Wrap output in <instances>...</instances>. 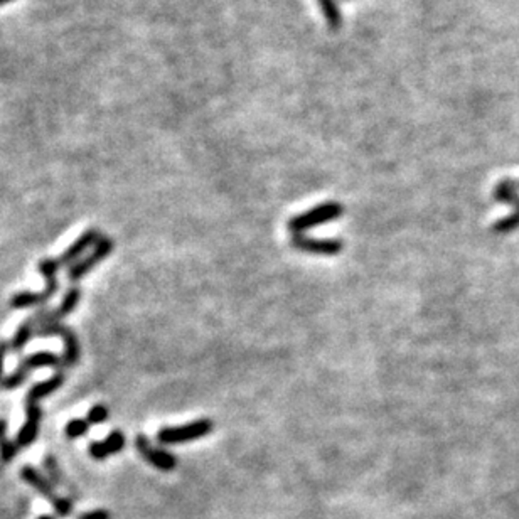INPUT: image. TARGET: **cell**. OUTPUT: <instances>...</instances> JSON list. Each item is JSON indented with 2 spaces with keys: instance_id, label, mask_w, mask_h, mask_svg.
<instances>
[{
  "instance_id": "6da1fadb",
  "label": "cell",
  "mask_w": 519,
  "mask_h": 519,
  "mask_svg": "<svg viewBox=\"0 0 519 519\" xmlns=\"http://www.w3.org/2000/svg\"><path fill=\"white\" fill-rule=\"evenodd\" d=\"M344 214V207L339 202H324L317 207H312L304 214H298L289 221V230L293 235H302L305 230L331 223Z\"/></svg>"
},
{
  "instance_id": "7a4b0ae2",
  "label": "cell",
  "mask_w": 519,
  "mask_h": 519,
  "mask_svg": "<svg viewBox=\"0 0 519 519\" xmlns=\"http://www.w3.org/2000/svg\"><path fill=\"white\" fill-rule=\"evenodd\" d=\"M214 429L213 420H196L182 427H167L157 434V440L164 445H176V443H186L199 440L211 434Z\"/></svg>"
},
{
  "instance_id": "3957f363",
  "label": "cell",
  "mask_w": 519,
  "mask_h": 519,
  "mask_svg": "<svg viewBox=\"0 0 519 519\" xmlns=\"http://www.w3.org/2000/svg\"><path fill=\"white\" fill-rule=\"evenodd\" d=\"M36 335L39 338H49V335H60L64 340V356L61 358V368H71L80 359L81 350L78 344L76 334L69 329V327L63 326V324H46L43 327H37Z\"/></svg>"
},
{
  "instance_id": "277c9868",
  "label": "cell",
  "mask_w": 519,
  "mask_h": 519,
  "mask_svg": "<svg viewBox=\"0 0 519 519\" xmlns=\"http://www.w3.org/2000/svg\"><path fill=\"white\" fill-rule=\"evenodd\" d=\"M20 476H22V479L26 480L29 485H32V487H34L36 491L41 494V496L48 497V499L53 502L54 509H56V513L60 514V516L66 518V516H69V514H71L73 502L69 499H66V497L56 496V492H54L51 483H49L46 477L41 476L39 472L36 471V469H32L29 466L22 467V471H20Z\"/></svg>"
},
{
  "instance_id": "5b68a950",
  "label": "cell",
  "mask_w": 519,
  "mask_h": 519,
  "mask_svg": "<svg viewBox=\"0 0 519 519\" xmlns=\"http://www.w3.org/2000/svg\"><path fill=\"white\" fill-rule=\"evenodd\" d=\"M135 447H137V450H139V454L142 455L144 459L151 464V466L159 469V471L169 472V471H174L177 466L176 457L167 450H162V448L153 447L144 434L137 435Z\"/></svg>"
},
{
  "instance_id": "8992f818",
  "label": "cell",
  "mask_w": 519,
  "mask_h": 519,
  "mask_svg": "<svg viewBox=\"0 0 519 519\" xmlns=\"http://www.w3.org/2000/svg\"><path fill=\"white\" fill-rule=\"evenodd\" d=\"M111 251H113V242H111L110 238L102 236V240L95 244V250L90 256H86V258H83V260H78L76 263L69 267L68 278L71 282L80 280V278L85 277L90 270H93L95 267H97L99 261H102L103 258H106Z\"/></svg>"
},
{
  "instance_id": "52a82bcc",
  "label": "cell",
  "mask_w": 519,
  "mask_h": 519,
  "mask_svg": "<svg viewBox=\"0 0 519 519\" xmlns=\"http://www.w3.org/2000/svg\"><path fill=\"white\" fill-rule=\"evenodd\" d=\"M292 247L298 251L312 253V255H338L344 243L339 240H312L304 235H293Z\"/></svg>"
},
{
  "instance_id": "ba28073f",
  "label": "cell",
  "mask_w": 519,
  "mask_h": 519,
  "mask_svg": "<svg viewBox=\"0 0 519 519\" xmlns=\"http://www.w3.org/2000/svg\"><path fill=\"white\" fill-rule=\"evenodd\" d=\"M27 420L22 425V429L19 430L18 438H15V443H18L19 448H26L34 443V440L37 437V431H39V423H41V417H43V412H41L39 405L37 403H27Z\"/></svg>"
},
{
  "instance_id": "9c48e42d",
  "label": "cell",
  "mask_w": 519,
  "mask_h": 519,
  "mask_svg": "<svg viewBox=\"0 0 519 519\" xmlns=\"http://www.w3.org/2000/svg\"><path fill=\"white\" fill-rule=\"evenodd\" d=\"M99 240H102L99 231L97 230L85 231V233H83L80 238H78L76 242H74L71 247H69L68 250H66L63 255L57 258V261H60L61 267H63V265H69V267H71V265L76 263L78 258H80L83 253L88 250V248L93 247V244H97Z\"/></svg>"
},
{
  "instance_id": "30bf717a",
  "label": "cell",
  "mask_w": 519,
  "mask_h": 519,
  "mask_svg": "<svg viewBox=\"0 0 519 519\" xmlns=\"http://www.w3.org/2000/svg\"><path fill=\"white\" fill-rule=\"evenodd\" d=\"M60 267H61L60 261L53 260V258H44L39 261V272L46 280V289H44V292L41 293L43 305L49 300V298H53L54 296H56L57 289H60V282H57V272H60Z\"/></svg>"
},
{
  "instance_id": "8fae6325",
  "label": "cell",
  "mask_w": 519,
  "mask_h": 519,
  "mask_svg": "<svg viewBox=\"0 0 519 519\" xmlns=\"http://www.w3.org/2000/svg\"><path fill=\"white\" fill-rule=\"evenodd\" d=\"M81 298V290L80 289H69L68 293H66L61 305L57 307L56 310H49L48 312V322L46 324H56L60 322L61 319H64L66 315H69L73 312L74 309L78 307V302ZM44 324V326H46Z\"/></svg>"
},
{
  "instance_id": "7c38bea8",
  "label": "cell",
  "mask_w": 519,
  "mask_h": 519,
  "mask_svg": "<svg viewBox=\"0 0 519 519\" xmlns=\"http://www.w3.org/2000/svg\"><path fill=\"white\" fill-rule=\"evenodd\" d=\"M36 368H61V359L53 352H36V354L22 359V363L18 366V369L24 373H29Z\"/></svg>"
},
{
  "instance_id": "4fadbf2b",
  "label": "cell",
  "mask_w": 519,
  "mask_h": 519,
  "mask_svg": "<svg viewBox=\"0 0 519 519\" xmlns=\"http://www.w3.org/2000/svg\"><path fill=\"white\" fill-rule=\"evenodd\" d=\"M63 381H64V376L61 375V373H57L56 376L49 378V380L43 381V383H37L36 386H32L27 393V403H37L39 400H43V398L48 396V394H51L56 392V389H60L61 385H63Z\"/></svg>"
},
{
  "instance_id": "5bb4252c",
  "label": "cell",
  "mask_w": 519,
  "mask_h": 519,
  "mask_svg": "<svg viewBox=\"0 0 519 519\" xmlns=\"http://www.w3.org/2000/svg\"><path fill=\"white\" fill-rule=\"evenodd\" d=\"M494 199L499 202H506L514 207V214H519V194L516 191V182L513 179H502L494 189Z\"/></svg>"
},
{
  "instance_id": "9a60e30c",
  "label": "cell",
  "mask_w": 519,
  "mask_h": 519,
  "mask_svg": "<svg viewBox=\"0 0 519 519\" xmlns=\"http://www.w3.org/2000/svg\"><path fill=\"white\" fill-rule=\"evenodd\" d=\"M319 7H321L324 18H326L327 26H329L332 31H338V29L342 26V15L335 6V0H317Z\"/></svg>"
},
{
  "instance_id": "2e32d148",
  "label": "cell",
  "mask_w": 519,
  "mask_h": 519,
  "mask_svg": "<svg viewBox=\"0 0 519 519\" xmlns=\"http://www.w3.org/2000/svg\"><path fill=\"white\" fill-rule=\"evenodd\" d=\"M32 335H36L34 326H32L31 321H26L22 326L19 327L18 332H15L14 339L11 340V350L12 351H22L26 347V344L31 340Z\"/></svg>"
},
{
  "instance_id": "e0dca14e",
  "label": "cell",
  "mask_w": 519,
  "mask_h": 519,
  "mask_svg": "<svg viewBox=\"0 0 519 519\" xmlns=\"http://www.w3.org/2000/svg\"><path fill=\"white\" fill-rule=\"evenodd\" d=\"M43 305V298L41 293L36 292H19L11 298L12 309H29V307Z\"/></svg>"
},
{
  "instance_id": "ac0fdd59",
  "label": "cell",
  "mask_w": 519,
  "mask_h": 519,
  "mask_svg": "<svg viewBox=\"0 0 519 519\" xmlns=\"http://www.w3.org/2000/svg\"><path fill=\"white\" fill-rule=\"evenodd\" d=\"M103 447H105L108 455L120 454L123 450V447H125V437H123V434L120 430L110 431L108 437L103 440Z\"/></svg>"
},
{
  "instance_id": "d6986e66",
  "label": "cell",
  "mask_w": 519,
  "mask_h": 519,
  "mask_svg": "<svg viewBox=\"0 0 519 519\" xmlns=\"http://www.w3.org/2000/svg\"><path fill=\"white\" fill-rule=\"evenodd\" d=\"M88 430H90L88 420H81V418L71 420L66 425V435H68L69 438H80L85 434H88Z\"/></svg>"
},
{
  "instance_id": "ffe728a7",
  "label": "cell",
  "mask_w": 519,
  "mask_h": 519,
  "mask_svg": "<svg viewBox=\"0 0 519 519\" xmlns=\"http://www.w3.org/2000/svg\"><path fill=\"white\" fill-rule=\"evenodd\" d=\"M18 452H19L18 443L11 442V440L7 438L0 440V460H2V462H9V460H12L18 455Z\"/></svg>"
},
{
  "instance_id": "44dd1931",
  "label": "cell",
  "mask_w": 519,
  "mask_h": 519,
  "mask_svg": "<svg viewBox=\"0 0 519 519\" xmlns=\"http://www.w3.org/2000/svg\"><path fill=\"white\" fill-rule=\"evenodd\" d=\"M26 378H27V373H24V371H20V369H18L14 375H11V376L4 378V380H0V388H4V389L18 388V386H20L24 383V381H26Z\"/></svg>"
},
{
  "instance_id": "7402d4cb",
  "label": "cell",
  "mask_w": 519,
  "mask_h": 519,
  "mask_svg": "<svg viewBox=\"0 0 519 519\" xmlns=\"http://www.w3.org/2000/svg\"><path fill=\"white\" fill-rule=\"evenodd\" d=\"M108 418V408L105 405H95L93 408L90 410L88 412V417H86V420H88L90 425H99V423L106 422Z\"/></svg>"
},
{
  "instance_id": "603a6c76",
  "label": "cell",
  "mask_w": 519,
  "mask_h": 519,
  "mask_svg": "<svg viewBox=\"0 0 519 519\" xmlns=\"http://www.w3.org/2000/svg\"><path fill=\"white\" fill-rule=\"evenodd\" d=\"M90 455L93 457V459H97V460L106 459L108 454H106L105 447H103V442H93V443H91V445H90Z\"/></svg>"
},
{
  "instance_id": "cb8c5ba5",
  "label": "cell",
  "mask_w": 519,
  "mask_h": 519,
  "mask_svg": "<svg viewBox=\"0 0 519 519\" xmlns=\"http://www.w3.org/2000/svg\"><path fill=\"white\" fill-rule=\"evenodd\" d=\"M80 519H110V513L105 509H95L90 511V513L81 514Z\"/></svg>"
},
{
  "instance_id": "d4e9b609",
  "label": "cell",
  "mask_w": 519,
  "mask_h": 519,
  "mask_svg": "<svg viewBox=\"0 0 519 519\" xmlns=\"http://www.w3.org/2000/svg\"><path fill=\"white\" fill-rule=\"evenodd\" d=\"M7 350H11V344L4 342V340H0V376H2V369H4V358H6V352Z\"/></svg>"
},
{
  "instance_id": "484cf974",
  "label": "cell",
  "mask_w": 519,
  "mask_h": 519,
  "mask_svg": "<svg viewBox=\"0 0 519 519\" xmlns=\"http://www.w3.org/2000/svg\"><path fill=\"white\" fill-rule=\"evenodd\" d=\"M6 435H7V422L0 420V440L6 438Z\"/></svg>"
},
{
  "instance_id": "4316f807",
  "label": "cell",
  "mask_w": 519,
  "mask_h": 519,
  "mask_svg": "<svg viewBox=\"0 0 519 519\" xmlns=\"http://www.w3.org/2000/svg\"><path fill=\"white\" fill-rule=\"evenodd\" d=\"M37 519H53V516H48V514H43V516H39Z\"/></svg>"
},
{
  "instance_id": "83f0119b",
  "label": "cell",
  "mask_w": 519,
  "mask_h": 519,
  "mask_svg": "<svg viewBox=\"0 0 519 519\" xmlns=\"http://www.w3.org/2000/svg\"><path fill=\"white\" fill-rule=\"evenodd\" d=\"M4 2V0H0V4H2Z\"/></svg>"
}]
</instances>
